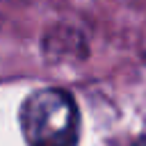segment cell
Instances as JSON below:
<instances>
[{"label":"cell","instance_id":"cell-1","mask_svg":"<svg viewBox=\"0 0 146 146\" xmlns=\"http://www.w3.org/2000/svg\"><path fill=\"white\" fill-rule=\"evenodd\" d=\"M21 128L27 146H78L75 100L62 89H39L21 107Z\"/></svg>","mask_w":146,"mask_h":146},{"label":"cell","instance_id":"cell-2","mask_svg":"<svg viewBox=\"0 0 146 146\" xmlns=\"http://www.w3.org/2000/svg\"><path fill=\"white\" fill-rule=\"evenodd\" d=\"M137 146H146V137H144V139H141V141H139Z\"/></svg>","mask_w":146,"mask_h":146}]
</instances>
